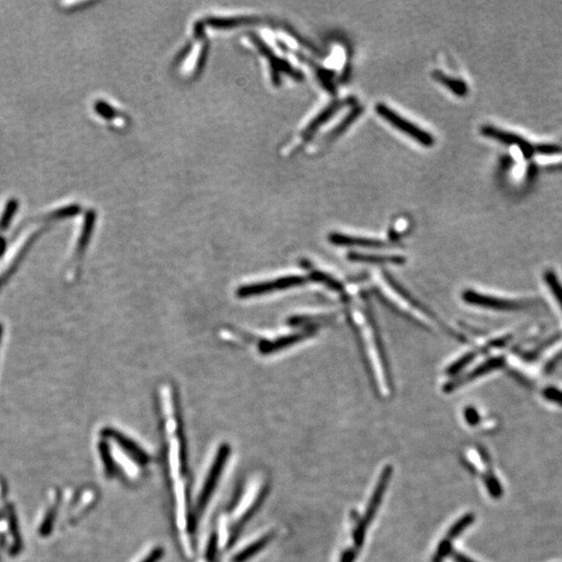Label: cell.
<instances>
[{
	"mask_svg": "<svg viewBox=\"0 0 562 562\" xmlns=\"http://www.w3.org/2000/svg\"><path fill=\"white\" fill-rule=\"evenodd\" d=\"M355 98L353 97H348L345 99H340V100L333 101L331 102L326 109H323L316 119L312 120V123L307 126L303 136L306 139L310 138L317 130H320L325 123L329 121L333 116L337 115L343 107H349V105H354Z\"/></svg>",
	"mask_w": 562,
	"mask_h": 562,
	"instance_id": "obj_9",
	"label": "cell"
},
{
	"mask_svg": "<svg viewBox=\"0 0 562 562\" xmlns=\"http://www.w3.org/2000/svg\"><path fill=\"white\" fill-rule=\"evenodd\" d=\"M329 241L333 244L339 246H358L367 247V248H381L388 246L384 241L376 240V238H363V236H347V234H331L329 236Z\"/></svg>",
	"mask_w": 562,
	"mask_h": 562,
	"instance_id": "obj_12",
	"label": "cell"
},
{
	"mask_svg": "<svg viewBox=\"0 0 562 562\" xmlns=\"http://www.w3.org/2000/svg\"><path fill=\"white\" fill-rule=\"evenodd\" d=\"M392 475L393 466H386L384 470L382 471L381 475H380L377 487H376L373 496L370 500L367 510H365L363 519L357 523L356 528L353 532V540H354L355 548L356 549L360 548L363 542H365V531H367L371 522L373 521L374 517H375L376 512H377L378 508L381 504L382 498H383L386 489H388V483H390Z\"/></svg>",
	"mask_w": 562,
	"mask_h": 562,
	"instance_id": "obj_3",
	"label": "cell"
},
{
	"mask_svg": "<svg viewBox=\"0 0 562 562\" xmlns=\"http://www.w3.org/2000/svg\"><path fill=\"white\" fill-rule=\"evenodd\" d=\"M542 396L547 402L552 403V404L562 407L561 386L551 384V386H546V388L542 390Z\"/></svg>",
	"mask_w": 562,
	"mask_h": 562,
	"instance_id": "obj_19",
	"label": "cell"
},
{
	"mask_svg": "<svg viewBox=\"0 0 562 562\" xmlns=\"http://www.w3.org/2000/svg\"><path fill=\"white\" fill-rule=\"evenodd\" d=\"M379 291L386 301L392 304L393 307L404 314L407 318H411V320L421 325L424 328L431 327L432 318L430 314L423 310L419 303L411 298L409 294L405 293V291L396 284L394 280L386 276L383 282L380 283Z\"/></svg>",
	"mask_w": 562,
	"mask_h": 562,
	"instance_id": "obj_2",
	"label": "cell"
},
{
	"mask_svg": "<svg viewBox=\"0 0 562 562\" xmlns=\"http://www.w3.org/2000/svg\"><path fill=\"white\" fill-rule=\"evenodd\" d=\"M351 318L357 333H359L367 365L370 373L373 376L376 388L382 395H386L390 392V374L386 365L383 346L378 337L370 307H365L363 304H359L358 306L351 305Z\"/></svg>",
	"mask_w": 562,
	"mask_h": 562,
	"instance_id": "obj_1",
	"label": "cell"
},
{
	"mask_svg": "<svg viewBox=\"0 0 562 562\" xmlns=\"http://www.w3.org/2000/svg\"><path fill=\"white\" fill-rule=\"evenodd\" d=\"M356 552L353 549H348L342 554L341 562H354Z\"/></svg>",
	"mask_w": 562,
	"mask_h": 562,
	"instance_id": "obj_27",
	"label": "cell"
},
{
	"mask_svg": "<svg viewBox=\"0 0 562 562\" xmlns=\"http://www.w3.org/2000/svg\"><path fill=\"white\" fill-rule=\"evenodd\" d=\"M544 280L549 294L551 293L553 296V301L555 302L557 310H559L562 318V282L552 270H549L544 274Z\"/></svg>",
	"mask_w": 562,
	"mask_h": 562,
	"instance_id": "obj_14",
	"label": "cell"
},
{
	"mask_svg": "<svg viewBox=\"0 0 562 562\" xmlns=\"http://www.w3.org/2000/svg\"><path fill=\"white\" fill-rule=\"evenodd\" d=\"M475 521V517L473 513H468V515H464L460 521L456 522L451 528H450L449 531H448L447 536L446 538H448L449 540H453L454 538H458V536L462 534V532L464 530H466V528L470 527L472 525L473 522Z\"/></svg>",
	"mask_w": 562,
	"mask_h": 562,
	"instance_id": "obj_18",
	"label": "cell"
},
{
	"mask_svg": "<svg viewBox=\"0 0 562 562\" xmlns=\"http://www.w3.org/2000/svg\"><path fill=\"white\" fill-rule=\"evenodd\" d=\"M464 300L473 305L480 306L487 310H500V312H517L527 310L536 304L532 299H509V298L498 297L478 293L476 291H466L462 295Z\"/></svg>",
	"mask_w": 562,
	"mask_h": 562,
	"instance_id": "obj_4",
	"label": "cell"
},
{
	"mask_svg": "<svg viewBox=\"0 0 562 562\" xmlns=\"http://www.w3.org/2000/svg\"><path fill=\"white\" fill-rule=\"evenodd\" d=\"M102 434L115 441V443H118L119 447L121 448L128 455H130L137 464L144 466V464L149 462L150 458L148 454L146 453L145 451H143V449H141L134 441L128 439L126 435L122 434L120 431L115 430V429L107 428L103 430Z\"/></svg>",
	"mask_w": 562,
	"mask_h": 562,
	"instance_id": "obj_8",
	"label": "cell"
},
{
	"mask_svg": "<svg viewBox=\"0 0 562 562\" xmlns=\"http://www.w3.org/2000/svg\"><path fill=\"white\" fill-rule=\"evenodd\" d=\"M503 363H504L503 357H492V358L485 361L483 365H479L476 369L473 370L470 373L466 374L464 377H460V379L448 384L446 390L449 393L450 390H456V388H460V386L466 384V382L473 381V380L481 377V376L485 375V374L489 373V372L494 371V370L498 369V367H501Z\"/></svg>",
	"mask_w": 562,
	"mask_h": 562,
	"instance_id": "obj_11",
	"label": "cell"
},
{
	"mask_svg": "<svg viewBox=\"0 0 562 562\" xmlns=\"http://www.w3.org/2000/svg\"><path fill=\"white\" fill-rule=\"evenodd\" d=\"M432 77L434 78L436 82H439V84L449 89L456 96L464 97L468 94V84H466L464 80L450 77V76L446 75L445 73L441 71L433 72Z\"/></svg>",
	"mask_w": 562,
	"mask_h": 562,
	"instance_id": "obj_13",
	"label": "cell"
},
{
	"mask_svg": "<svg viewBox=\"0 0 562 562\" xmlns=\"http://www.w3.org/2000/svg\"><path fill=\"white\" fill-rule=\"evenodd\" d=\"M451 556L455 562H475L472 561V559H469L468 556H466V555L462 554V553L460 552H455V551H452Z\"/></svg>",
	"mask_w": 562,
	"mask_h": 562,
	"instance_id": "obj_28",
	"label": "cell"
},
{
	"mask_svg": "<svg viewBox=\"0 0 562 562\" xmlns=\"http://www.w3.org/2000/svg\"><path fill=\"white\" fill-rule=\"evenodd\" d=\"M483 478H485V485H487V489H489V494L494 496V498H500L503 494L502 487H501L500 483L496 480L494 474L491 472L487 473Z\"/></svg>",
	"mask_w": 562,
	"mask_h": 562,
	"instance_id": "obj_22",
	"label": "cell"
},
{
	"mask_svg": "<svg viewBox=\"0 0 562 562\" xmlns=\"http://www.w3.org/2000/svg\"><path fill=\"white\" fill-rule=\"evenodd\" d=\"M464 417H466V421L468 422L471 426H476L479 421H480V417H479L478 413H477L476 409H473V407H468V409L464 411Z\"/></svg>",
	"mask_w": 562,
	"mask_h": 562,
	"instance_id": "obj_24",
	"label": "cell"
},
{
	"mask_svg": "<svg viewBox=\"0 0 562 562\" xmlns=\"http://www.w3.org/2000/svg\"><path fill=\"white\" fill-rule=\"evenodd\" d=\"M473 358H474V354H473V353H469V354H466V356L462 357V358H460V360L454 363L453 365L449 367V370H448V373H457V372H460V370L464 369V365H468V363H470Z\"/></svg>",
	"mask_w": 562,
	"mask_h": 562,
	"instance_id": "obj_23",
	"label": "cell"
},
{
	"mask_svg": "<svg viewBox=\"0 0 562 562\" xmlns=\"http://www.w3.org/2000/svg\"><path fill=\"white\" fill-rule=\"evenodd\" d=\"M452 551H453V549H452L451 540L446 538H443V540L439 542V547H437V550L436 552H435L434 556H433L432 562H443L446 557L451 554Z\"/></svg>",
	"mask_w": 562,
	"mask_h": 562,
	"instance_id": "obj_21",
	"label": "cell"
},
{
	"mask_svg": "<svg viewBox=\"0 0 562 562\" xmlns=\"http://www.w3.org/2000/svg\"><path fill=\"white\" fill-rule=\"evenodd\" d=\"M310 278H312V280L324 283V284H326L327 287L335 289V291H341L342 289H343V285H342V283H340L339 281L335 280V278H331L328 274L323 273V272H312V274H310Z\"/></svg>",
	"mask_w": 562,
	"mask_h": 562,
	"instance_id": "obj_20",
	"label": "cell"
},
{
	"mask_svg": "<svg viewBox=\"0 0 562 562\" xmlns=\"http://www.w3.org/2000/svg\"><path fill=\"white\" fill-rule=\"evenodd\" d=\"M274 534H267V536H263V538H259V540H255V542L252 544L249 545L247 546L244 550L241 551L240 553L234 556V561L232 562H245L250 559L251 557L255 556V554L261 551V549L265 548L268 544H269L270 540L273 538Z\"/></svg>",
	"mask_w": 562,
	"mask_h": 562,
	"instance_id": "obj_15",
	"label": "cell"
},
{
	"mask_svg": "<svg viewBox=\"0 0 562 562\" xmlns=\"http://www.w3.org/2000/svg\"><path fill=\"white\" fill-rule=\"evenodd\" d=\"M218 550V538L217 536H213L210 540V544L208 547V553H206V559L208 561H213L217 555Z\"/></svg>",
	"mask_w": 562,
	"mask_h": 562,
	"instance_id": "obj_25",
	"label": "cell"
},
{
	"mask_svg": "<svg viewBox=\"0 0 562 562\" xmlns=\"http://www.w3.org/2000/svg\"><path fill=\"white\" fill-rule=\"evenodd\" d=\"M376 113L390 123L393 128L402 132L407 136L411 137L418 143L421 144L424 147H431L434 144V138L426 130H422L419 126H416L413 122L403 118L402 116L393 111L392 109L383 103H378L375 107Z\"/></svg>",
	"mask_w": 562,
	"mask_h": 562,
	"instance_id": "obj_5",
	"label": "cell"
},
{
	"mask_svg": "<svg viewBox=\"0 0 562 562\" xmlns=\"http://www.w3.org/2000/svg\"><path fill=\"white\" fill-rule=\"evenodd\" d=\"M229 453L230 447L227 443H224L219 448V451H218V454L215 455L213 464H211L208 476L204 480L202 492H200L199 496H198L197 506H196L198 515H202V511L206 509V505L210 502L211 494L215 492V485H217L218 481L221 477L224 464L227 462Z\"/></svg>",
	"mask_w": 562,
	"mask_h": 562,
	"instance_id": "obj_6",
	"label": "cell"
},
{
	"mask_svg": "<svg viewBox=\"0 0 562 562\" xmlns=\"http://www.w3.org/2000/svg\"><path fill=\"white\" fill-rule=\"evenodd\" d=\"M0 335H1V328H0Z\"/></svg>",
	"mask_w": 562,
	"mask_h": 562,
	"instance_id": "obj_29",
	"label": "cell"
},
{
	"mask_svg": "<svg viewBox=\"0 0 562 562\" xmlns=\"http://www.w3.org/2000/svg\"><path fill=\"white\" fill-rule=\"evenodd\" d=\"M363 111V109L361 107H354V109H353L352 111L350 112V113L348 114V115L346 116V117L344 118L343 120H342L341 123H340L339 126H335V128H333V132H331V134L328 135L327 139L331 141L335 140V139H337V137L341 136V135L343 134V132H345V130H347L348 128H350V126H351L353 122H354L355 120H356L357 118H358L359 116L361 115Z\"/></svg>",
	"mask_w": 562,
	"mask_h": 562,
	"instance_id": "obj_17",
	"label": "cell"
},
{
	"mask_svg": "<svg viewBox=\"0 0 562 562\" xmlns=\"http://www.w3.org/2000/svg\"><path fill=\"white\" fill-rule=\"evenodd\" d=\"M314 331L312 328H307L302 333H294V335H287V337H280L272 342H263L259 345V351L263 354H271V353L280 351L281 349L295 345L307 337L314 335Z\"/></svg>",
	"mask_w": 562,
	"mask_h": 562,
	"instance_id": "obj_10",
	"label": "cell"
},
{
	"mask_svg": "<svg viewBox=\"0 0 562 562\" xmlns=\"http://www.w3.org/2000/svg\"><path fill=\"white\" fill-rule=\"evenodd\" d=\"M352 261H367V263H394L401 264L404 261L402 257L398 255H372L363 253H351L349 255Z\"/></svg>",
	"mask_w": 562,
	"mask_h": 562,
	"instance_id": "obj_16",
	"label": "cell"
},
{
	"mask_svg": "<svg viewBox=\"0 0 562 562\" xmlns=\"http://www.w3.org/2000/svg\"><path fill=\"white\" fill-rule=\"evenodd\" d=\"M162 556V549L156 548L152 551L151 554L148 555L143 562H156L160 561V557Z\"/></svg>",
	"mask_w": 562,
	"mask_h": 562,
	"instance_id": "obj_26",
	"label": "cell"
},
{
	"mask_svg": "<svg viewBox=\"0 0 562 562\" xmlns=\"http://www.w3.org/2000/svg\"><path fill=\"white\" fill-rule=\"evenodd\" d=\"M305 278L302 276H287V278H278L276 280L268 282L257 283V284L245 285L238 289V296L240 298L253 297V296L265 295L280 289H289L298 287L305 283Z\"/></svg>",
	"mask_w": 562,
	"mask_h": 562,
	"instance_id": "obj_7",
	"label": "cell"
}]
</instances>
